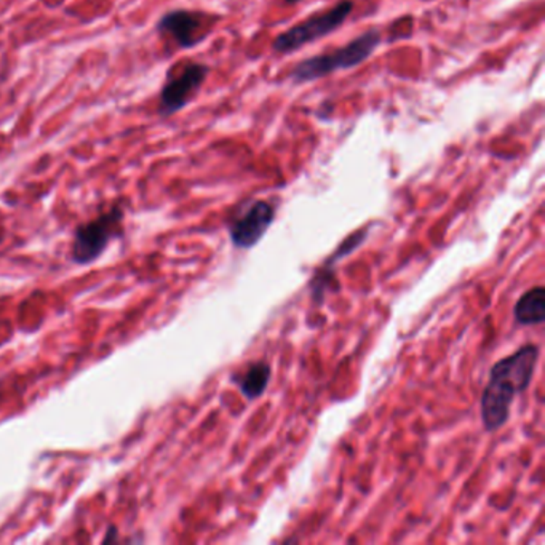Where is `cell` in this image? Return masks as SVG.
<instances>
[{
  "label": "cell",
  "instance_id": "cell-1",
  "mask_svg": "<svg viewBox=\"0 0 545 545\" xmlns=\"http://www.w3.org/2000/svg\"><path fill=\"white\" fill-rule=\"evenodd\" d=\"M538 360V346L526 344L491 368L490 381L482 396V419L486 430L501 429L507 423L512 403L530 387Z\"/></svg>",
  "mask_w": 545,
  "mask_h": 545
},
{
  "label": "cell",
  "instance_id": "cell-2",
  "mask_svg": "<svg viewBox=\"0 0 545 545\" xmlns=\"http://www.w3.org/2000/svg\"><path fill=\"white\" fill-rule=\"evenodd\" d=\"M379 43L381 33L376 28L368 29L333 53L311 56L298 62L290 72V79L294 83L314 82L336 71L357 68L375 53Z\"/></svg>",
  "mask_w": 545,
  "mask_h": 545
},
{
  "label": "cell",
  "instance_id": "cell-3",
  "mask_svg": "<svg viewBox=\"0 0 545 545\" xmlns=\"http://www.w3.org/2000/svg\"><path fill=\"white\" fill-rule=\"evenodd\" d=\"M123 219L125 212L122 206L114 205L89 223L77 225L71 245V261L79 266L95 263L108 250L112 240L122 237Z\"/></svg>",
  "mask_w": 545,
  "mask_h": 545
},
{
  "label": "cell",
  "instance_id": "cell-4",
  "mask_svg": "<svg viewBox=\"0 0 545 545\" xmlns=\"http://www.w3.org/2000/svg\"><path fill=\"white\" fill-rule=\"evenodd\" d=\"M352 10H354L352 0H339L327 12L312 14L302 23L294 24L293 28L287 29L285 33L277 35L272 43L273 52L280 55H287L306 47L312 42L320 41L341 28L348 21L349 14H352Z\"/></svg>",
  "mask_w": 545,
  "mask_h": 545
},
{
  "label": "cell",
  "instance_id": "cell-5",
  "mask_svg": "<svg viewBox=\"0 0 545 545\" xmlns=\"http://www.w3.org/2000/svg\"><path fill=\"white\" fill-rule=\"evenodd\" d=\"M208 74L210 66L202 62H187L177 74L168 72L167 82L158 96V114L171 117L185 110L192 98L197 95L198 90L202 89Z\"/></svg>",
  "mask_w": 545,
  "mask_h": 545
},
{
  "label": "cell",
  "instance_id": "cell-6",
  "mask_svg": "<svg viewBox=\"0 0 545 545\" xmlns=\"http://www.w3.org/2000/svg\"><path fill=\"white\" fill-rule=\"evenodd\" d=\"M275 219L272 205L264 200L253 202L242 216L232 221L229 225V235L232 244L242 250H248L256 245L264 237L269 227Z\"/></svg>",
  "mask_w": 545,
  "mask_h": 545
},
{
  "label": "cell",
  "instance_id": "cell-7",
  "mask_svg": "<svg viewBox=\"0 0 545 545\" xmlns=\"http://www.w3.org/2000/svg\"><path fill=\"white\" fill-rule=\"evenodd\" d=\"M206 16L198 12L177 8L171 10L158 20V34L170 37L179 48H194L206 37L205 33Z\"/></svg>",
  "mask_w": 545,
  "mask_h": 545
},
{
  "label": "cell",
  "instance_id": "cell-8",
  "mask_svg": "<svg viewBox=\"0 0 545 545\" xmlns=\"http://www.w3.org/2000/svg\"><path fill=\"white\" fill-rule=\"evenodd\" d=\"M520 325H539L545 320V288H531L526 292L513 309Z\"/></svg>",
  "mask_w": 545,
  "mask_h": 545
},
{
  "label": "cell",
  "instance_id": "cell-9",
  "mask_svg": "<svg viewBox=\"0 0 545 545\" xmlns=\"http://www.w3.org/2000/svg\"><path fill=\"white\" fill-rule=\"evenodd\" d=\"M271 375H272V369L266 361H254L246 368L245 373L240 376L237 384H239L242 394L248 400H254L266 392L269 381H271Z\"/></svg>",
  "mask_w": 545,
  "mask_h": 545
},
{
  "label": "cell",
  "instance_id": "cell-10",
  "mask_svg": "<svg viewBox=\"0 0 545 545\" xmlns=\"http://www.w3.org/2000/svg\"><path fill=\"white\" fill-rule=\"evenodd\" d=\"M108 532H110V534L102 539V542H110V540H114V539H116V534H114V532H116V528H114V526H110Z\"/></svg>",
  "mask_w": 545,
  "mask_h": 545
},
{
  "label": "cell",
  "instance_id": "cell-11",
  "mask_svg": "<svg viewBox=\"0 0 545 545\" xmlns=\"http://www.w3.org/2000/svg\"><path fill=\"white\" fill-rule=\"evenodd\" d=\"M285 2L290 4V5H294V4H298V2H301V0H285Z\"/></svg>",
  "mask_w": 545,
  "mask_h": 545
}]
</instances>
